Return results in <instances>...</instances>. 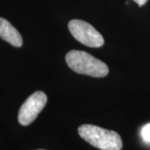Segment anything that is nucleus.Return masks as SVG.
Wrapping results in <instances>:
<instances>
[{
  "instance_id": "obj_1",
  "label": "nucleus",
  "mask_w": 150,
  "mask_h": 150,
  "mask_svg": "<svg viewBox=\"0 0 150 150\" xmlns=\"http://www.w3.org/2000/svg\"><path fill=\"white\" fill-rule=\"evenodd\" d=\"M65 59L70 69L80 74L103 78L109 72L106 64L84 51L71 50L66 54Z\"/></svg>"
},
{
  "instance_id": "obj_2",
  "label": "nucleus",
  "mask_w": 150,
  "mask_h": 150,
  "mask_svg": "<svg viewBox=\"0 0 150 150\" xmlns=\"http://www.w3.org/2000/svg\"><path fill=\"white\" fill-rule=\"evenodd\" d=\"M79 134L89 144L100 150H121L123 142L120 135L95 125L83 124L79 128Z\"/></svg>"
},
{
  "instance_id": "obj_3",
  "label": "nucleus",
  "mask_w": 150,
  "mask_h": 150,
  "mask_svg": "<svg viewBox=\"0 0 150 150\" xmlns=\"http://www.w3.org/2000/svg\"><path fill=\"white\" fill-rule=\"evenodd\" d=\"M69 29L76 40L88 47L100 48L104 43L101 33L88 22L73 19L69 23Z\"/></svg>"
},
{
  "instance_id": "obj_4",
  "label": "nucleus",
  "mask_w": 150,
  "mask_h": 150,
  "mask_svg": "<svg viewBox=\"0 0 150 150\" xmlns=\"http://www.w3.org/2000/svg\"><path fill=\"white\" fill-rule=\"evenodd\" d=\"M48 98L43 92L37 91L31 94L19 109L18 123L23 126H28L32 123L45 107Z\"/></svg>"
},
{
  "instance_id": "obj_5",
  "label": "nucleus",
  "mask_w": 150,
  "mask_h": 150,
  "mask_svg": "<svg viewBox=\"0 0 150 150\" xmlns=\"http://www.w3.org/2000/svg\"><path fill=\"white\" fill-rule=\"evenodd\" d=\"M0 38L10 43L13 47L20 48L23 45V38L20 33L7 19L0 17Z\"/></svg>"
},
{
  "instance_id": "obj_6",
  "label": "nucleus",
  "mask_w": 150,
  "mask_h": 150,
  "mask_svg": "<svg viewBox=\"0 0 150 150\" xmlns=\"http://www.w3.org/2000/svg\"><path fill=\"white\" fill-rule=\"evenodd\" d=\"M141 135L143 139L147 143H150V123L145 125L141 131Z\"/></svg>"
},
{
  "instance_id": "obj_7",
  "label": "nucleus",
  "mask_w": 150,
  "mask_h": 150,
  "mask_svg": "<svg viewBox=\"0 0 150 150\" xmlns=\"http://www.w3.org/2000/svg\"><path fill=\"white\" fill-rule=\"evenodd\" d=\"M134 2L136 3V4H138V5L139 6H143L145 4L148 2V0H134Z\"/></svg>"
},
{
  "instance_id": "obj_8",
  "label": "nucleus",
  "mask_w": 150,
  "mask_h": 150,
  "mask_svg": "<svg viewBox=\"0 0 150 150\" xmlns=\"http://www.w3.org/2000/svg\"><path fill=\"white\" fill-rule=\"evenodd\" d=\"M38 150H44V149H38Z\"/></svg>"
}]
</instances>
